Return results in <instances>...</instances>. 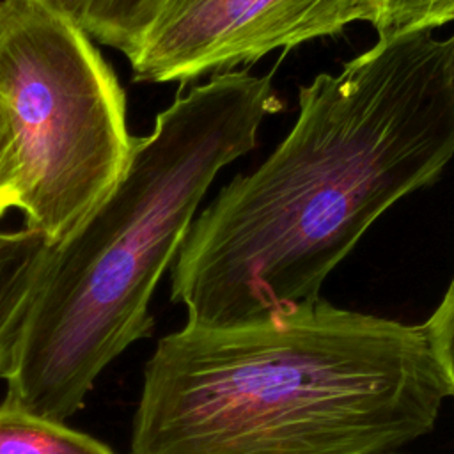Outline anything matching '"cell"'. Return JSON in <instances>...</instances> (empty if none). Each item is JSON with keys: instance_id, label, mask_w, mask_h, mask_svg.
I'll use <instances>...</instances> for the list:
<instances>
[{"instance_id": "6da1fadb", "label": "cell", "mask_w": 454, "mask_h": 454, "mask_svg": "<svg viewBox=\"0 0 454 454\" xmlns=\"http://www.w3.org/2000/svg\"><path fill=\"white\" fill-rule=\"evenodd\" d=\"M286 138L193 220L172 301L222 326L314 301L326 277L399 199L454 156V46L431 32L378 37L298 92Z\"/></svg>"}, {"instance_id": "5b68a950", "label": "cell", "mask_w": 454, "mask_h": 454, "mask_svg": "<svg viewBox=\"0 0 454 454\" xmlns=\"http://www.w3.org/2000/svg\"><path fill=\"white\" fill-rule=\"evenodd\" d=\"M372 21V0H167L128 57L137 82L181 85Z\"/></svg>"}, {"instance_id": "7c38bea8", "label": "cell", "mask_w": 454, "mask_h": 454, "mask_svg": "<svg viewBox=\"0 0 454 454\" xmlns=\"http://www.w3.org/2000/svg\"><path fill=\"white\" fill-rule=\"evenodd\" d=\"M41 4H44L48 9L55 11L57 14L74 21L80 25V18L83 12V5L85 0H39Z\"/></svg>"}, {"instance_id": "7a4b0ae2", "label": "cell", "mask_w": 454, "mask_h": 454, "mask_svg": "<svg viewBox=\"0 0 454 454\" xmlns=\"http://www.w3.org/2000/svg\"><path fill=\"white\" fill-rule=\"evenodd\" d=\"M450 390L422 325L314 300L163 335L129 454H392Z\"/></svg>"}, {"instance_id": "4fadbf2b", "label": "cell", "mask_w": 454, "mask_h": 454, "mask_svg": "<svg viewBox=\"0 0 454 454\" xmlns=\"http://www.w3.org/2000/svg\"><path fill=\"white\" fill-rule=\"evenodd\" d=\"M450 39H452V46H454V35H452V37H450Z\"/></svg>"}, {"instance_id": "52a82bcc", "label": "cell", "mask_w": 454, "mask_h": 454, "mask_svg": "<svg viewBox=\"0 0 454 454\" xmlns=\"http://www.w3.org/2000/svg\"><path fill=\"white\" fill-rule=\"evenodd\" d=\"M0 454H115L66 422L39 417L11 399L0 404Z\"/></svg>"}, {"instance_id": "8fae6325", "label": "cell", "mask_w": 454, "mask_h": 454, "mask_svg": "<svg viewBox=\"0 0 454 454\" xmlns=\"http://www.w3.org/2000/svg\"><path fill=\"white\" fill-rule=\"evenodd\" d=\"M11 207H16L14 153L9 124L0 105V218Z\"/></svg>"}, {"instance_id": "277c9868", "label": "cell", "mask_w": 454, "mask_h": 454, "mask_svg": "<svg viewBox=\"0 0 454 454\" xmlns=\"http://www.w3.org/2000/svg\"><path fill=\"white\" fill-rule=\"evenodd\" d=\"M0 105L16 207L27 229L57 243L128 163L124 90L78 23L39 0H0Z\"/></svg>"}, {"instance_id": "9c48e42d", "label": "cell", "mask_w": 454, "mask_h": 454, "mask_svg": "<svg viewBox=\"0 0 454 454\" xmlns=\"http://www.w3.org/2000/svg\"><path fill=\"white\" fill-rule=\"evenodd\" d=\"M454 21V0H372V21L380 37L431 32Z\"/></svg>"}, {"instance_id": "8992f818", "label": "cell", "mask_w": 454, "mask_h": 454, "mask_svg": "<svg viewBox=\"0 0 454 454\" xmlns=\"http://www.w3.org/2000/svg\"><path fill=\"white\" fill-rule=\"evenodd\" d=\"M53 243L32 229L0 231V380L11 376L41 271Z\"/></svg>"}, {"instance_id": "ba28073f", "label": "cell", "mask_w": 454, "mask_h": 454, "mask_svg": "<svg viewBox=\"0 0 454 454\" xmlns=\"http://www.w3.org/2000/svg\"><path fill=\"white\" fill-rule=\"evenodd\" d=\"M167 0H85L80 27L90 39L129 57Z\"/></svg>"}, {"instance_id": "3957f363", "label": "cell", "mask_w": 454, "mask_h": 454, "mask_svg": "<svg viewBox=\"0 0 454 454\" xmlns=\"http://www.w3.org/2000/svg\"><path fill=\"white\" fill-rule=\"evenodd\" d=\"M271 74H213L135 137L108 193L51 245L30 301L7 399L66 422L96 378L151 333L149 301L174 262L216 174L250 153L266 115L282 110Z\"/></svg>"}, {"instance_id": "30bf717a", "label": "cell", "mask_w": 454, "mask_h": 454, "mask_svg": "<svg viewBox=\"0 0 454 454\" xmlns=\"http://www.w3.org/2000/svg\"><path fill=\"white\" fill-rule=\"evenodd\" d=\"M422 326L436 364L450 390V397H454V277L438 307L431 312Z\"/></svg>"}]
</instances>
